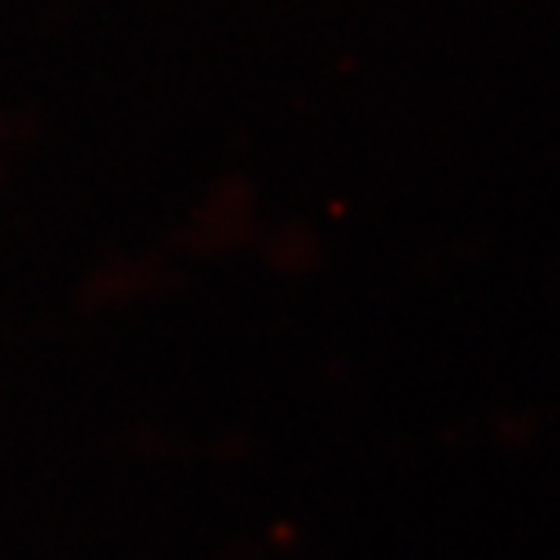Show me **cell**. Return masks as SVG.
I'll use <instances>...</instances> for the list:
<instances>
[]
</instances>
